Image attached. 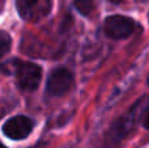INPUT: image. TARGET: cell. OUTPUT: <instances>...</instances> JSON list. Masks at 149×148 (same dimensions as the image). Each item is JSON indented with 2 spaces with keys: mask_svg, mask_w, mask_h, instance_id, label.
<instances>
[{
  "mask_svg": "<svg viewBox=\"0 0 149 148\" xmlns=\"http://www.w3.org/2000/svg\"><path fill=\"white\" fill-rule=\"evenodd\" d=\"M148 101H149V98L147 96L140 98L126 115H123V117L119 118L116 122L113 123V126H111L110 131H109V134H107V138H106L109 146L119 143V142L132 130L134 125L136 123V119L137 118H139V119L141 118L143 112H144L145 108L149 105Z\"/></svg>",
  "mask_w": 149,
  "mask_h": 148,
  "instance_id": "cell-1",
  "label": "cell"
},
{
  "mask_svg": "<svg viewBox=\"0 0 149 148\" xmlns=\"http://www.w3.org/2000/svg\"><path fill=\"white\" fill-rule=\"evenodd\" d=\"M12 75L16 77V84L22 91H34L38 88L42 79V68L38 64L25 60L13 59Z\"/></svg>",
  "mask_w": 149,
  "mask_h": 148,
  "instance_id": "cell-2",
  "label": "cell"
},
{
  "mask_svg": "<svg viewBox=\"0 0 149 148\" xmlns=\"http://www.w3.org/2000/svg\"><path fill=\"white\" fill-rule=\"evenodd\" d=\"M136 28V22L132 18L122 15H114L110 16L105 20L103 24V30L106 36L111 39H124L128 38L134 33Z\"/></svg>",
  "mask_w": 149,
  "mask_h": 148,
  "instance_id": "cell-3",
  "label": "cell"
},
{
  "mask_svg": "<svg viewBox=\"0 0 149 148\" xmlns=\"http://www.w3.org/2000/svg\"><path fill=\"white\" fill-rule=\"evenodd\" d=\"M73 73L64 67H58L51 71L47 77L46 92L50 96H63L73 85Z\"/></svg>",
  "mask_w": 149,
  "mask_h": 148,
  "instance_id": "cell-4",
  "label": "cell"
},
{
  "mask_svg": "<svg viewBox=\"0 0 149 148\" xmlns=\"http://www.w3.org/2000/svg\"><path fill=\"white\" fill-rule=\"evenodd\" d=\"M34 122L31 118L26 115H16L8 119L3 126V133L5 136L13 140H21L29 136L33 131Z\"/></svg>",
  "mask_w": 149,
  "mask_h": 148,
  "instance_id": "cell-5",
  "label": "cell"
},
{
  "mask_svg": "<svg viewBox=\"0 0 149 148\" xmlns=\"http://www.w3.org/2000/svg\"><path fill=\"white\" fill-rule=\"evenodd\" d=\"M41 0H16L17 12L24 20H31L38 13V7Z\"/></svg>",
  "mask_w": 149,
  "mask_h": 148,
  "instance_id": "cell-6",
  "label": "cell"
},
{
  "mask_svg": "<svg viewBox=\"0 0 149 148\" xmlns=\"http://www.w3.org/2000/svg\"><path fill=\"white\" fill-rule=\"evenodd\" d=\"M73 5L82 16H89L92 13V10L94 9L93 0H74Z\"/></svg>",
  "mask_w": 149,
  "mask_h": 148,
  "instance_id": "cell-7",
  "label": "cell"
},
{
  "mask_svg": "<svg viewBox=\"0 0 149 148\" xmlns=\"http://www.w3.org/2000/svg\"><path fill=\"white\" fill-rule=\"evenodd\" d=\"M12 46V38L7 31L0 30V58L4 57Z\"/></svg>",
  "mask_w": 149,
  "mask_h": 148,
  "instance_id": "cell-8",
  "label": "cell"
},
{
  "mask_svg": "<svg viewBox=\"0 0 149 148\" xmlns=\"http://www.w3.org/2000/svg\"><path fill=\"white\" fill-rule=\"evenodd\" d=\"M12 67H13V59L0 63V73L9 75V73H12Z\"/></svg>",
  "mask_w": 149,
  "mask_h": 148,
  "instance_id": "cell-9",
  "label": "cell"
},
{
  "mask_svg": "<svg viewBox=\"0 0 149 148\" xmlns=\"http://www.w3.org/2000/svg\"><path fill=\"white\" fill-rule=\"evenodd\" d=\"M141 125L149 130V105L145 108V110L141 114Z\"/></svg>",
  "mask_w": 149,
  "mask_h": 148,
  "instance_id": "cell-10",
  "label": "cell"
},
{
  "mask_svg": "<svg viewBox=\"0 0 149 148\" xmlns=\"http://www.w3.org/2000/svg\"><path fill=\"white\" fill-rule=\"evenodd\" d=\"M4 5H5V0H0V15H1L3 9H4Z\"/></svg>",
  "mask_w": 149,
  "mask_h": 148,
  "instance_id": "cell-11",
  "label": "cell"
},
{
  "mask_svg": "<svg viewBox=\"0 0 149 148\" xmlns=\"http://www.w3.org/2000/svg\"><path fill=\"white\" fill-rule=\"evenodd\" d=\"M109 1L114 3V4H118V3H120V1H122V0H109Z\"/></svg>",
  "mask_w": 149,
  "mask_h": 148,
  "instance_id": "cell-12",
  "label": "cell"
},
{
  "mask_svg": "<svg viewBox=\"0 0 149 148\" xmlns=\"http://www.w3.org/2000/svg\"><path fill=\"white\" fill-rule=\"evenodd\" d=\"M136 1H140V3H149V0H136Z\"/></svg>",
  "mask_w": 149,
  "mask_h": 148,
  "instance_id": "cell-13",
  "label": "cell"
},
{
  "mask_svg": "<svg viewBox=\"0 0 149 148\" xmlns=\"http://www.w3.org/2000/svg\"><path fill=\"white\" fill-rule=\"evenodd\" d=\"M0 148H7V147H5V146H4V144H3V143H0Z\"/></svg>",
  "mask_w": 149,
  "mask_h": 148,
  "instance_id": "cell-14",
  "label": "cell"
},
{
  "mask_svg": "<svg viewBox=\"0 0 149 148\" xmlns=\"http://www.w3.org/2000/svg\"><path fill=\"white\" fill-rule=\"evenodd\" d=\"M147 83H148V85H149V75H148V79H147Z\"/></svg>",
  "mask_w": 149,
  "mask_h": 148,
  "instance_id": "cell-15",
  "label": "cell"
}]
</instances>
